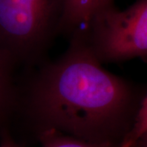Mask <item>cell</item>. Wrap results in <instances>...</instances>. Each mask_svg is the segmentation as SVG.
<instances>
[{"label":"cell","instance_id":"6da1fadb","mask_svg":"<svg viewBox=\"0 0 147 147\" xmlns=\"http://www.w3.org/2000/svg\"><path fill=\"white\" fill-rule=\"evenodd\" d=\"M126 81L102 67L82 35L42 65L30 79L19 105L38 131L53 129L92 142L116 143L125 137L134 108ZM122 142V141H121Z\"/></svg>","mask_w":147,"mask_h":147},{"label":"cell","instance_id":"7a4b0ae2","mask_svg":"<svg viewBox=\"0 0 147 147\" xmlns=\"http://www.w3.org/2000/svg\"><path fill=\"white\" fill-rule=\"evenodd\" d=\"M64 0H0V51L16 65L40 63L56 35Z\"/></svg>","mask_w":147,"mask_h":147},{"label":"cell","instance_id":"3957f363","mask_svg":"<svg viewBox=\"0 0 147 147\" xmlns=\"http://www.w3.org/2000/svg\"><path fill=\"white\" fill-rule=\"evenodd\" d=\"M96 57L117 62L147 57V0H137L124 10L103 11L83 34Z\"/></svg>","mask_w":147,"mask_h":147},{"label":"cell","instance_id":"277c9868","mask_svg":"<svg viewBox=\"0 0 147 147\" xmlns=\"http://www.w3.org/2000/svg\"><path fill=\"white\" fill-rule=\"evenodd\" d=\"M112 6L114 0H64L59 34H83L96 16Z\"/></svg>","mask_w":147,"mask_h":147},{"label":"cell","instance_id":"5b68a950","mask_svg":"<svg viewBox=\"0 0 147 147\" xmlns=\"http://www.w3.org/2000/svg\"><path fill=\"white\" fill-rule=\"evenodd\" d=\"M16 64L0 51V124L18 108L20 92L15 84Z\"/></svg>","mask_w":147,"mask_h":147},{"label":"cell","instance_id":"8992f818","mask_svg":"<svg viewBox=\"0 0 147 147\" xmlns=\"http://www.w3.org/2000/svg\"><path fill=\"white\" fill-rule=\"evenodd\" d=\"M41 147H119L113 142H92L71 137L53 129L38 131Z\"/></svg>","mask_w":147,"mask_h":147},{"label":"cell","instance_id":"52a82bcc","mask_svg":"<svg viewBox=\"0 0 147 147\" xmlns=\"http://www.w3.org/2000/svg\"><path fill=\"white\" fill-rule=\"evenodd\" d=\"M147 131V95L142 100L130 130L123 138L119 147H135Z\"/></svg>","mask_w":147,"mask_h":147},{"label":"cell","instance_id":"ba28073f","mask_svg":"<svg viewBox=\"0 0 147 147\" xmlns=\"http://www.w3.org/2000/svg\"><path fill=\"white\" fill-rule=\"evenodd\" d=\"M0 147H21L7 131H3L0 138Z\"/></svg>","mask_w":147,"mask_h":147},{"label":"cell","instance_id":"9c48e42d","mask_svg":"<svg viewBox=\"0 0 147 147\" xmlns=\"http://www.w3.org/2000/svg\"><path fill=\"white\" fill-rule=\"evenodd\" d=\"M135 147H147V131L139 140Z\"/></svg>","mask_w":147,"mask_h":147}]
</instances>
